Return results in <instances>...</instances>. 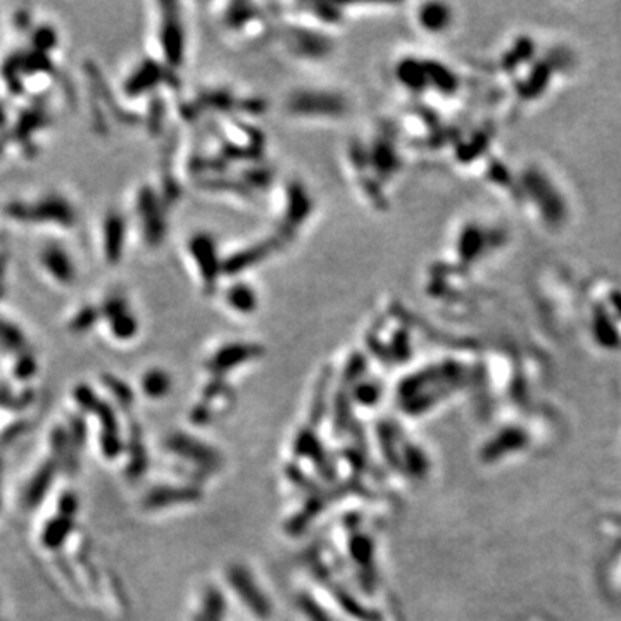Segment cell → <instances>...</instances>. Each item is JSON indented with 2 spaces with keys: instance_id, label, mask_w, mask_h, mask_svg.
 <instances>
[{
  "instance_id": "obj_1",
  "label": "cell",
  "mask_w": 621,
  "mask_h": 621,
  "mask_svg": "<svg viewBox=\"0 0 621 621\" xmlns=\"http://www.w3.org/2000/svg\"><path fill=\"white\" fill-rule=\"evenodd\" d=\"M518 197L528 204L537 223L549 232H561L569 221V201L554 177L532 164L518 177Z\"/></svg>"
},
{
  "instance_id": "obj_2",
  "label": "cell",
  "mask_w": 621,
  "mask_h": 621,
  "mask_svg": "<svg viewBox=\"0 0 621 621\" xmlns=\"http://www.w3.org/2000/svg\"><path fill=\"white\" fill-rule=\"evenodd\" d=\"M289 116L306 119H337L347 114L349 103L344 95L333 90L301 89L285 101Z\"/></svg>"
},
{
  "instance_id": "obj_3",
  "label": "cell",
  "mask_w": 621,
  "mask_h": 621,
  "mask_svg": "<svg viewBox=\"0 0 621 621\" xmlns=\"http://www.w3.org/2000/svg\"><path fill=\"white\" fill-rule=\"evenodd\" d=\"M492 235L496 232L487 226H480L479 223H468L463 226L457 233V238L454 240V249L457 250V261L461 264H476V261L481 256H487L492 252L493 245L491 244Z\"/></svg>"
},
{
  "instance_id": "obj_4",
  "label": "cell",
  "mask_w": 621,
  "mask_h": 621,
  "mask_svg": "<svg viewBox=\"0 0 621 621\" xmlns=\"http://www.w3.org/2000/svg\"><path fill=\"white\" fill-rule=\"evenodd\" d=\"M413 23L420 33L428 35V37H444L452 30L454 23H456V14L449 4L427 2L416 6Z\"/></svg>"
},
{
  "instance_id": "obj_5",
  "label": "cell",
  "mask_w": 621,
  "mask_h": 621,
  "mask_svg": "<svg viewBox=\"0 0 621 621\" xmlns=\"http://www.w3.org/2000/svg\"><path fill=\"white\" fill-rule=\"evenodd\" d=\"M226 309L232 310L237 316H252L259 309V293L252 285L247 281L237 280L228 285L223 292Z\"/></svg>"
},
{
  "instance_id": "obj_6",
  "label": "cell",
  "mask_w": 621,
  "mask_h": 621,
  "mask_svg": "<svg viewBox=\"0 0 621 621\" xmlns=\"http://www.w3.org/2000/svg\"><path fill=\"white\" fill-rule=\"evenodd\" d=\"M71 518L73 516L62 515L55 521H52L49 527H47L45 533H43V542L49 545V547H55V545L61 544L65 540L66 533L71 530Z\"/></svg>"
},
{
  "instance_id": "obj_7",
  "label": "cell",
  "mask_w": 621,
  "mask_h": 621,
  "mask_svg": "<svg viewBox=\"0 0 621 621\" xmlns=\"http://www.w3.org/2000/svg\"><path fill=\"white\" fill-rule=\"evenodd\" d=\"M143 385H145V392L149 393V396L154 397L164 396L169 388L168 375H164L162 371H150V375L145 378Z\"/></svg>"
}]
</instances>
